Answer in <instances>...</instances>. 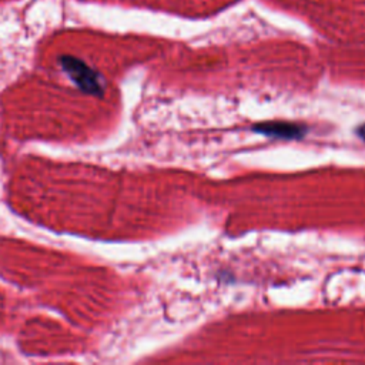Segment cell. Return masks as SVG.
Returning a JSON list of instances; mask_svg holds the SVG:
<instances>
[{"label": "cell", "mask_w": 365, "mask_h": 365, "mask_svg": "<svg viewBox=\"0 0 365 365\" xmlns=\"http://www.w3.org/2000/svg\"><path fill=\"white\" fill-rule=\"evenodd\" d=\"M63 70L69 74L73 83L79 87L83 93L101 96L103 94V85L101 77L97 71L89 67L83 60L73 58V56H63L60 59Z\"/></svg>", "instance_id": "obj_1"}, {"label": "cell", "mask_w": 365, "mask_h": 365, "mask_svg": "<svg viewBox=\"0 0 365 365\" xmlns=\"http://www.w3.org/2000/svg\"><path fill=\"white\" fill-rule=\"evenodd\" d=\"M358 136L365 142V124L359 126V128H358Z\"/></svg>", "instance_id": "obj_3"}, {"label": "cell", "mask_w": 365, "mask_h": 365, "mask_svg": "<svg viewBox=\"0 0 365 365\" xmlns=\"http://www.w3.org/2000/svg\"><path fill=\"white\" fill-rule=\"evenodd\" d=\"M254 132L275 139H301L307 133V128L296 123L270 121L255 124Z\"/></svg>", "instance_id": "obj_2"}]
</instances>
